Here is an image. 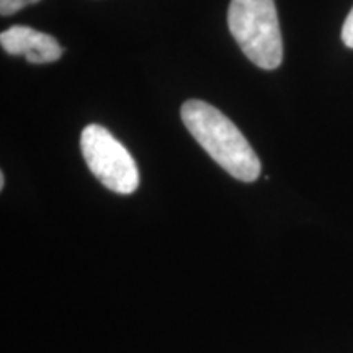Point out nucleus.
<instances>
[{
	"label": "nucleus",
	"mask_w": 353,
	"mask_h": 353,
	"mask_svg": "<svg viewBox=\"0 0 353 353\" xmlns=\"http://www.w3.org/2000/svg\"><path fill=\"white\" fill-rule=\"evenodd\" d=\"M2 48L12 56H25L32 64L54 63L63 56V48L51 34L30 26H12L0 34Z\"/></svg>",
	"instance_id": "4"
},
{
	"label": "nucleus",
	"mask_w": 353,
	"mask_h": 353,
	"mask_svg": "<svg viewBox=\"0 0 353 353\" xmlns=\"http://www.w3.org/2000/svg\"><path fill=\"white\" fill-rule=\"evenodd\" d=\"M39 0H0V13L3 17L13 15V13L20 12L21 8L38 3Z\"/></svg>",
	"instance_id": "5"
},
{
	"label": "nucleus",
	"mask_w": 353,
	"mask_h": 353,
	"mask_svg": "<svg viewBox=\"0 0 353 353\" xmlns=\"http://www.w3.org/2000/svg\"><path fill=\"white\" fill-rule=\"evenodd\" d=\"M82 156L99 182L120 195H131L139 187V170L128 149L100 125L83 128Z\"/></svg>",
	"instance_id": "3"
},
{
	"label": "nucleus",
	"mask_w": 353,
	"mask_h": 353,
	"mask_svg": "<svg viewBox=\"0 0 353 353\" xmlns=\"http://www.w3.org/2000/svg\"><path fill=\"white\" fill-rule=\"evenodd\" d=\"M180 114L190 134L228 174L242 182L259 179L257 154L226 114L203 100L185 101Z\"/></svg>",
	"instance_id": "1"
},
{
	"label": "nucleus",
	"mask_w": 353,
	"mask_h": 353,
	"mask_svg": "<svg viewBox=\"0 0 353 353\" xmlns=\"http://www.w3.org/2000/svg\"><path fill=\"white\" fill-rule=\"evenodd\" d=\"M342 41L345 43V46L353 50V8L347 15L345 23L342 26Z\"/></svg>",
	"instance_id": "6"
},
{
	"label": "nucleus",
	"mask_w": 353,
	"mask_h": 353,
	"mask_svg": "<svg viewBox=\"0 0 353 353\" xmlns=\"http://www.w3.org/2000/svg\"><path fill=\"white\" fill-rule=\"evenodd\" d=\"M3 187H6V175L0 174V190H3Z\"/></svg>",
	"instance_id": "7"
},
{
	"label": "nucleus",
	"mask_w": 353,
	"mask_h": 353,
	"mask_svg": "<svg viewBox=\"0 0 353 353\" xmlns=\"http://www.w3.org/2000/svg\"><path fill=\"white\" fill-rule=\"evenodd\" d=\"M228 26L244 54L260 69L273 70L283 61V39L273 0H231Z\"/></svg>",
	"instance_id": "2"
}]
</instances>
